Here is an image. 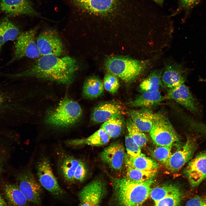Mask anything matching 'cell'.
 Masks as SVG:
<instances>
[{"instance_id":"6da1fadb","label":"cell","mask_w":206,"mask_h":206,"mask_svg":"<svg viewBox=\"0 0 206 206\" xmlns=\"http://www.w3.org/2000/svg\"><path fill=\"white\" fill-rule=\"evenodd\" d=\"M78 67L77 60L71 56H43L25 70L5 75L13 78L34 77L68 85L73 81Z\"/></svg>"},{"instance_id":"7a4b0ae2","label":"cell","mask_w":206,"mask_h":206,"mask_svg":"<svg viewBox=\"0 0 206 206\" xmlns=\"http://www.w3.org/2000/svg\"><path fill=\"white\" fill-rule=\"evenodd\" d=\"M153 178L144 182L130 180L126 177L114 179L113 184L120 206H139L149 197Z\"/></svg>"},{"instance_id":"3957f363","label":"cell","mask_w":206,"mask_h":206,"mask_svg":"<svg viewBox=\"0 0 206 206\" xmlns=\"http://www.w3.org/2000/svg\"><path fill=\"white\" fill-rule=\"evenodd\" d=\"M82 113V110L78 103L66 97L57 106L48 112L45 121L53 126L68 127L77 123Z\"/></svg>"},{"instance_id":"277c9868","label":"cell","mask_w":206,"mask_h":206,"mask_svg":"<svg viewBox=\"0 0 206 206\" xmlns=\"http://www.w3.org/2000/svg\"><path fill=\"white\" fill-rule=\"evenodd\" d=\"M104 65L109 73L128 83L137 79L146 66V63L142 61L122 56L108 58L105 60Z\"/></svg>"},{"instance_id":"5b68a950","label":"cell","mask_w":206,"mask_h":206,"mask_svg":"<svg viewBox=\"0 0 206 206\" xmlns=\"http://www.w3.org/2000/svg\"><path fill=\"white\" fill-rule=\"evenodd\" d=\"M149 132L153 143L157 146L171 145L179 139L168 118L161 112L154 113L152 126Z\"/></svg>"},{"instance_id":"8992f818","label":"cell","mask_w":206,"mask_h":206,"mask_svg":"<svg viewBox=\"0 0 206 206\" xmlns=\"http://www.w3.org/2000/svg\"><path fill=\"white\" fill-rule=\"evenodd\" d=\"M38 29L35 27L19 34L16 39L13 56L7 64L24 57L37 59L41 56L36 41Z\"/></svg>"},{"instance_id":"52a82bcc","label":"cell","mask_w":206,"mask_h":206,"mask_svg":"<svg viewBox=\"0 0 206 206\" xmlns=\"http://www.w3.org/2000/svg\"><path fill=\"white\" fill-rule=\"evenodd\" d=\"M165 99L173 100L185 108L199 120L202 114L201 105L185 84L169 89Z\"/></svg>"},{"instance_id":"ba28073f","label":"cell","mask_w":206,"mask_h":206,"mask_svg":"<svg viewBox=\"0 0 206 206\" xmlns=\"http://www.w3.org/2000/svg\"><path fill=\"white\" fill-rule=\"evenodd\" d=\"M82 11L92 15L104 16L121 11L122 0H73Z\"/></svg>"},{"instance_id":"9c48e42d","label":"cell","mask_w":206,"mask_h":206,"mask_svg":"<svg viewBox=\"0 0 206 206\" xmlns=\"http://www.w3.org/2000/svg\"><path fill=\"white\" fill-rule=\"evenodd\" d=\"M37 171L39 182L41 186L57 199H62L65 198L66 193L59 185L47 159L43 158L39 161Z\"/></svg>"},{"instance_id":"30bf717a","label":"cell","mask_w":206,"mask_h":206,"mask_svg":"<svg viewBox=\"0 0 206 206\" xmlns=\"http://www.w3.org/2000/svg\"><path fill=\"white\" fill-rule=\"evenodd\" d=\"M37 46L41 56L53 55L60 57L63 53V43L54 30L46 29L42 31L36 38Z\"/></svg>"},{"instance_id":"8fae6325","label":"cell","mask_w":206,"mask_h":206,"mask_svg":"<svg viewBox=\"0 0 206 206\" xmlns=\"http://www.w3.org/2000/svg\"><path fill=\"white\" fill-rule=\"evenodd\" d=\"M197 146L194 138L189 137L185 142L173 153L165 165L171 172L179 171L192 158Z\"/></svg>"},{"instance_id":"7c38bea8","label":"cell","mask_w":206,"mask_h":206,"mask_svg":"<svg viewBox=\"0 0 206 206\" xmlns=\"http://www.w3.org/2000/svg\"><path fill=\"white\" fill-rule=\"evenodd\" d=\"M19 187L29 202L39 206L42 193L41 185L32 173L27 171L18 177Z\"/></svg>"},{"instance_id":"4fadbf2b","label":"cell","mask_w":206,"mask_h":206,"mask_svg":"<svg viewBox=\"0 0 206 206\" xmlns=\"http://www.w3.org/2000/svg\"><path fill=\"white\" fill-rule=\"evenodd\" d=\"M184 173L193 188L206 179V150L199 153L189 161Z\"/></svg>"},{"instance_id":"5bb4252c","label":"cell","mask_w":206,"mask_h":206,"mask_svg":"<svg viewBox=\"0 0 206 206\" xmlns=\"http://www.w3.org/2000/svg\"><path fill=\"white\" fill-rule=\"evenodd\" d=\"M105 187L100 180L92 181L84 186L78 194L79 206H100Z\"/></svg>"},{"instance_id":"9a60e30c","label":"cell","mask_w":206,"mask_h":206,"mask_svg":"<svg viewBox=\"0 0 206 206\" xmlns=\"http://www.w3.org/2000/svg\"><path fill=\"white\" fill-rule=\"evenodd\" d=\"M126 154L123 145L115 142L106 148L101 153L100 158L112 169L116 171L121 170L125 164Z\"/></svg>"},{"instance_id":"2e32d148","label":"cell","mask_w":206,"mask_h":206,"mask_svg":"<svg viewBox=\"0 0 206 206\" xmlns=\"http://www.w3.org/2000/svg\"><path fill=\"white\" fill-rule=\"evenodd\" d=\"M190 70L185 68L183 64L171 63L167 64L162 74L164 86L171 88L184 84Z\"/></svg>"},{"instance_id":"e0dca14e","label":"cell","mask_w":206,"mask_h":206,"mask_svg":"<svg viewBox=\"0 0 206 206\" xmlns=\"http://www.w3.org/2000/svg\"><path fill=\"white\" fill-rule=\"evenodd\" d=\"M0 9L10 16L25 15L42 17L35 10L29 0H0Z\"/></svg>"},{"instance_id":"ac0fdd59","label":"cell","mask_w":206,"mask_h":206,"mask_svg":"<svg viewBox=\"0 0 206 206\" xmlns=\"http://www.w3.org/2000/svg\"><path fill=\"white\" fill-rule=\"evenodd\" d=\"M124 108L120 103L110 102L101 104L93 110L91 119L93 122H104L112 116L116 114H122Z\"/></svg>"},{"instance_id":"d6986e66","label":"cell","mask_w":206,"mask_h":206,"mask_svg":"<svg viewBox=\"0 0 206 206\" xmlns=\"http://www.w3.org/2000/svg\"><path fill=\"white\" fill-rule=\"evenodd\" d=\"M126 113L140 130L144 132H150L154 114L151 109L145 108L130 109L126 111Z\"/></svg>"},{"instance_id":"ffe728a7","label":"cell","mask_w":206,"mask_h":206,"mask_svg":"<svg viewBox=\"0 0 206 206\" xmlns=\"http://www.w3.org/2000/svg\"><path fill=\"white\" fill-rule=\"evenodd\" d=\"M159 91L144 92L129 103L131 107L145 108L151 109L165 99Z\"/></svg>"},{"instance_id":"44dd1931","label":"cell","mask_w":206,"mask_h":206,"mask_svg":"<svg viewBox=\"0 0 206 206\" xmlns=\"http://www.w3.org/2000/svg\"><path fill=\"white\" fill-rule=\"evenodd\" d=\"M111 138L102 128L85 138L76 139L67 141L66 144L69 146H78L85 145L100 146L107 144Z\"/></svg>"},{"instance_id":"7402d4cb","label":"cell","mask_w":206,"mask_h":206,"mask_svg":"<svg viewBox=\"0 0 206 206\" xmlns=\"http://www.w3.org/2000/svg\"><path fill=\"white\" fill-rule=\"evenodd\" d=\"M3 190L8 206H30L29 203L20 189L18 185L5 184Z\"/></svg>"},{"instance_id":"603a6c76","label":"cell","mask_w":206,"mask_h":206,"mask_svg":"<svg viewBox=\"0 0 206 206\" xmlns=\"http://www.w3.org/2000/svg\"><path fill=\"white\" fill-rule=\"evenodd\" d=\"M18 27L7 17L0 21V51L7 42L15 40L19 34Z\"/></svg>"},{"instance_id":"cb8c5ba5","label":"cell","mask_w":206,"mask_h":206,"mask_svg":"<svg viewBox=\"0 0 206 206\" xmlns=\"http://www.w3.org/2000/svg\"><path fill=\"white\" fill-rule=\"evenodd\" d=\"M14 93L11 89H0V118L11 117L15 105Z\"/></svg>"},{"instance_id":"d4e9b609","label":"cell","mask_w":206,"mask_h":206,"mask_svg":"<svg viewBox=\"0 0 206 206\" xmlns=\"http://www.w3.org/2000/svg\"><path fill=\"white\" fill-rule=\"evenodd\" d=\"M104 88L103 84L99 78L95 76L91 77L85 81L83 88V94L87 98H97L103 94Z\"/></svg>"},{"instance_id":"484cf974","label":"cell","mask_w":206,"mask_h":206,"mask_svg":"<svg viewBox=\"0 0 206 206\" xmlns=\"http://www.w3.org/2000/svg\"><path fill=\"white\" fill-rule=\"evenodd\" d=\"M122 114L114 115L104 122L101 126L111 138H115L121 134L124 127V121Z\"/></svg>"},{"instance_id":"4316f807","label":"cell","mask_w":206,"mask_h":206,"mask_svg":"<svg viewBox=\"0 0 206 206\" xmlns=\"http://www.w3.org/2000/svg\"><path fill=\"white\" fill-rule=\"evenodd\" d=\"M162 71L159 70L151 72L140 84V90L142 92L159 91L164 86L162 81Z\"/></svg>"},{"instance_id":"83f0119b","label":"cell","mask_w":206,"mask_h":206,"mask_svg":"<svg viewBox=\"0 0 206 206\" xmlns=\"http://www.w3.org/2000/svg\"><path fill=\"white\" fill-rule=\"evenodd\" d=\"M125 162L136 169L143 171L157 170L159 166L154 160L144 155L134 157L126 154Z\"/></svg>"},{"instance_id":"f1b7e54d","label":"cell","mask_w":206,"mask_h":206,"mask_svg":"<svg viewBox=\"0 0 206 206\" xmlns=\"http://www.w3.org/2000/svg\"><path fill=\"white\" fill-rule=\"evenodd\" d=\"M80 161L71 156L63 159L60 164V169L64 178L66 182L71 183L74 181V173Z\"/></svg>"},{"instance_id":"f546056e","label":"cell","mask_w":206,"mask_h":206,"mask_svg":"<svg viewBox=\"0 0 206 206\" xmlns=\"http://www.w3.org/2000/svg\"><path fill=\"white\" fill-rule=\"evenodd\" d=\"M126 168V177L131 181L144 182L153 178L157 172V170L150 171H143L134 168L125 162Z\"/></svg>"},{"instance_id":"4dcf8cb0","label":"cell","mask_w":206,"mask_h":206,"mask_svg":"<svg viewBox=\"0 0 206 206\" xmlns=\"http://www.w3.org/2000/svg\"><path fill=\"white\" fill-rule=\"evenodd\" d=\"M180 190L178 187L173 185L163 184L152 188L149 196L155 203Z\"/></svg>"},{"instance_id":"1f68e13d","label":"cell","mask_w":206,"mask_h":206,"mask_svg":"<svg viewBox=\"0 0 206 206\" xmlns=\"http://www.w3.org/2000/svg\"><path fill=\"white\" fill-rule=\"evenodd\" d=\"M126 124L128 134L141 148L145 146L148 138L144 132L140 130L129 117L126 119Z\"/></svg>"},{"instance_id":"d6a6232c","label":"cell","mask_w":206,"mask_h":206,"mask_svg":"<svg viewBox=\"0 0 206 206\" xmlns=\"http://www.w3.org/2000/svg\"><path fill=\"white\" fill-rule=\"evenodd\" d=\"M183 195L180 189L155 203L154 206H180Z\"/></svg>"},{"instance_id":"836d02e7","label":"cell","mask_w":206,"mask_h":206,"mask_svg":"<svg viewBox=\"0 0 206 206\" xmlns=\"http://www.w3.org/2000/svg\"><path fill=\"white\" fill-rule=\"evenodd\" d=\"M174 144L157 146L152 151V156L159 162L165 165L173 153L172 151Z\"/></svg>"},{"instance_id":"e575fe53","label":"cell","mask_w":206,"mask_h":206,"mask_svg":"<svg viewBox=\"0 0 206 206\" xmlns=\"http://www.w3.org/2000/svg\"><path fill=\"white\" fill-rule=\"evenodd\" d=\"M103 85L107 91L112 94H115L119 87L118 77L110 73L106 74L104 78Z\"/></svg>"},{"instance_id":"d590c367","label":"cell","mask_w":206,"mask_h":206,"mask_svg":"<svg viewBox=\"0 0 206 206\" xmlns=\"http://www.w3.org/2000/svg\"><path fill=\"white\" fill-rule=\"evenodd\" d=\"M125 145L127 154L132 157H137L145 155L142 153L141 148L128 134L125 138Z\"/></svg>"},{"instance_id":"8d00e7d4","label":"cell","mask_w":206,"mask_h":206,"mask_svg":"<svg viewBox=\"0 0 206 206\" xmlns=\"http://www.w3.org/2000/svg\"><path fill=\"white\" fill-rule=\"evenodd\" d=\"M186 121L190 128L195 133L206 136V124L191 117H189Z\"/></svg>"},{"instance_id":"74e56055","label":"cell","mask_w":206,"mask_h":206,"mask_svg":"<svg viewBox=\"0 0 206 206\" xmlns=\"http://www.w3.org/2000/svg\"><path fill=\"white\" fill-rule=\"evenodd\" d=\"M201 0H179V6L175 12L172 15H175L182 11H186V15L189 11L195 5L198 4Z\"/></svg>"},{"instance_id":"f35d334b","label":"cell","mask_w":206,"mask_h":206,"mask_svg":"<svg viewBox=\"0 0 206 206\" xmlns=\"http://www.w3.org/2000/svg\"><path fill=\"white\" fill-rule=\"evenodd\" d=\"M87 174L86 167L84 163L80 161L76 170L74 175V180L78 182L83 181Z\"/></svg>"},{"instance_id":"ab89813d","label":"cell","mask_w":206,"mask_h":206,"mask_svg":"<svg viewBox=\"0 0 206 206\" xmlns=\"http://www.w3.org/2000/svg\"><path fill=\"white\" fill-rule=\"evenodd\" d=\"M185 206H206V195L195 196L187 202Z\"/></svg>"},{"instance_id":"60d3db41","label":"cell","mask_w":206,"mask_h":206,"mask_svg":"<svg viewBox=\"0 0 206 206\" xmlns=\"http://www.w3.org/2000/svg\"><path fill=\"white\" fill-rule=\"evenodd\" d=\"M0 206H7V202L2 197L0 194Z\"/></svg>"},{"instance_id":"b9f144b4","label":"cell","mask_w":206,"mask_h":206,"mask_svg":"<svg viewBox=\"0 0 206 206\" xmlns=\"http://www.w3.org/2000/svg\"><path fill=\"white\" fill-rule=\"evenodd\" d=\"M157 3L160 5H162L164 0H152Z\"/></svg>"},{"instance_id":"7bdbcfd3","label":"cell","mask_w":206,"mask_h":206,"mask_svg":"<svg viewBox=\"0 0 206 206\" xmlns=\"http://www.w3.org/2000/svg\"><path fill=\"white\" fill-rule=\"evenodd\" d=\"M1 170H2L1 164V163L0 161V174L1 171Z\"/></svg>"}]
</instances>
